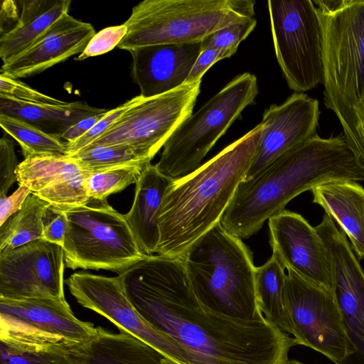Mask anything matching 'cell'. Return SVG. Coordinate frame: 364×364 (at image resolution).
I'll return each instance as SVG.
<instances>
[{"label":"cell","instance_id":"cell-1","mask_svg":"<svg viewBox=\"0 0 364 364\" xmlns=\"http://www.w3.org/2000/svg\"><path fill=\"white\" fill-rule=\"evenodd\" d=\"M118 275L137 312L180 343L192 364H283L296 345L265 318H235L203 304L181 257L146 256Z\"/></svg>","mask_w":364,"mask_h":364},{"label":"cell","instance_id":"cell-2","mask_svg":"<svg viewBox=\"0 0 364 364\" xmlns=\"http://www.w3.org/2000/svg\"><path fill=\"white\" fill-rule=\"evenodd\" d=\"M333 181L364 183V163L343 134L322 138L316 134L242 181L220 223L230 233L247 239L294 198Z\"/></svg>","mask_w":364,"mask_h":364},{"label":"cell","instance_id":"cell-3","mask_svg":"<svg viewBox=\"0 0 364 364\" xmlns=\"http://www.w3.org/2000/svg\"><path fill=\"white\" fill-rule=\"evenodd\" d=\"M263 128L258 124L196 171L171 182L159 218L157 255L182 257L220 223L251 166Z\"/></svg>","mask_w":364,"mask_h":364},{"label":"cell","instance_id":"cell-4","mask_svg":"<svg viewBox=\"0 0 364 364\" xmlns=\"http://www.w3.org/2000/svg\"><path fill=\"white\" fill-rule=\"evenodd\" d=\"M323 37V101L364 163V0H316Z\"/></svg>","mask_w":364,"mask_h":364},{"label":"cell","instance_id":"cell-5","mask_svg":"<svg viewBox=\"0 0 364 364\" xmlns=\"http://www.w3.org/2000/svg\"><path fill=\"white\" fill-rule=\"evenodd\" d=\"M190 285L205 306L228 316L261 319L252 255L242 239L217 223L181 257Z\"/></svg>","mask_w":364,"mask_h":364},{"label":"cell","instance_id":"cell-6","mask_svg":"<svg viewBox=\"0 0 364 364\" xmlns=\"http://www.w3.org/2000/svg\"><path fill=\"white\" fill-rule=\"evenodd\" d=\"M252 0H144L124 23L127 33L117 48L179 44L205 38L255 16Z\"/></svg>","mask_w":364,"mask_h":364},{"label":"cell","instance_id":"cell-7","mask_svg":"<svg viewBox=\"0 0 364 364\" xmlns=\"http://www.w3.org/2000/svg\"><path fill=\"white\" fill-rule=\"evenodd\" d=\"M259 93L256 76L243 73L235 77L196 112L191 114L165 143L155 164L171 181L196 171L201 162L243 110Z\"/></svg>","mask_w":364,"mask_h":364},{"label":"cell","instance_id":"cell-8","mask_svg":"<svg viewBox=\"0 0 364 364\" xmlns=\"http://www.w3.org/2000/svg\"><path fill=\"white\" fill-rule=\"evenodd\" d=\"M63 210L68 218L63 246L67 267L120 274L148 256L139 249L124 215L107 199L90 198L85 205Z\"/></svg>","mask_w":364,"mask_h":364},{"label":"cell","instance_id":"cell-9","mask_svg":"<svg viewBox=\"0 0 364 364\" xmlns=\"http://www.w3.org/2000/svg\"><path fill=\"white\" fill-rule=\"evenodd\" d=\"M276 58L290 89L310 90L323 83V37L313 1L269 0Z\"/></svg>","mask_w":364,"mask_h":364},{"label":"cell","instance_id":"cell-10","mask_svg":"<svg viewBox=\"0 0 364 364\" xmlns=\"http://www.w3.org/2000/svg\"><path fill=\"white\" fill-rule=\"evenodd\" d=\"M201 82L202 80L185 83L162 95L144 97L88 146H127L152 160L179 125L193 114Z\"/></svg>","mask_w":364,"mask_h":364},{"label":"cell","instance_id":"cell-11","mask_svg":"<svg viewBox=\"0 0 364 364\" xmlns=\"http://www.w3.org/2000/svg\"><path fill=\"white\" fill-rule=\"evenodd\" d=\"M284 302L296 345L310 348L334 364H341L350 348L333 292L287 270Z\"/></svg>","mask_w":364,"mask_h":364},{"label":"cell","instance_id":"cell-12","mask_svg":"<svg viewBox=\"0 0 364 364\" xmlns=\"http://www.w3.org/2000/svg\"><path fill=\"white\" fill-rule=\"evenodd\" d=\"M65 284L78 304L109 320L119 331L148 343L175 364H192L189 352L180 343L156 329L137 312L119 275L109 277L79 272Z\"/></svg>","mask_w":364,"mask_h":364},{"label":"cell","instance_id":"cell-13","mask_svg":"<svg viewBox=\"0 0 364 364\" xmlns=\"http://www.w3.org/2000/svg\"><path fill=\"white\" fill-rule=\"evenodd\" d=\"M61 246L38 239L0 252V297L65 299Z\"/></svg>","mask_w":364,"mask_h":364},{"label":"cell","instance_id":"cell-14","mask_svg":"<svg viewBox=\"0 0 364 364\" xmlns=\"http://www.w3.org/2000/svg\"><path fill=\"white\" fill-rule=\"evenodd\" d=\"M0 331L63 343H85L95 333L77 318L65 299L0 297Z\"/></svg>","mask_w":364,"mask_h":364},{"label":"cell","instance_id":"cell-15","mask_svg":"<svg viewBox=\"0 0 364 364\" xmlns=\"http://www.w3.org/2000/svg\"><path fill=\"white\" fill-rule=\"evenodd\" d=\"M268 226L272 255L284 269L333 292L328 252L315 227L287 210L271 217Z\"/></svg>","mask_w":364,"mask_h":364},{"label":"cell","instance_id":"cell-16","mask_svg":"<svg viewBox=\"0 0 364 364\" xmlns=\"http://www.w3.org/2000/svg\"><path fill=\"white\" fill-rule=\"evenodd\" d=\"M319 116L318 100L301 92L266 109L257 151L242 181L251 179L282 154L315 135Z\"/></svg>","mask_w":364,"mask_h":364},{"label":"cell","instance_id":"cell-17","mask_svg":"<svg viewBox=\"0 0 364 364\" xmlns=\"http://www.w3.org/2000/svg\"><path fill=\"white\" fill-rule=\"evenodd\" d=\"M333 294L341 311L350 354L341 364H364V272L345 237L326 243Z\"/></svg>","mask_w":364,"mask_h":364},{"label":"cell","instance_id":"cell-18","mask_svg":"<svg viewBox=\"0 0 364 364\" xmlns=\"http://www.w3.org/2000/svg\"><path fill=\"white\" fill-rule=\"evenodd\" d=\"M95 33L90 23L65 13L28 48L3 63L1 74L14 79L39 74L75 54H80Z\"/></svg>","mask_w":364,"mask_h":364},{"label":"cell","instance_id":"cell-19","mask_svg":"<svg viewBox=\"0 0 364 364\" xmlns=\"http://www.w3.org/2000/svg\"><path fill=\"white\" fill-rule=\"evenodd\" d=\"M203 50V41L140 46L129 50L132 77L144 98L162 95L184 85Z\"/></svg>","mask_w":364,"mask_h":364},{"label":"cell","instance_id":"cell-20","mask_svg":"<svg viewBox=\"0 0 364 364\" xmlns=\"http://www.w3.org/2000/svg\"><path fill=\"white\" fill-rule=\"evenodd\" d=\"M172 181L149 164L136 183L133 204L124 215L141 252L156 253L159 240V218L166 191Z\"/></svg>","mask_w":364,"mask_h":364},{"label":"cell","instance_id":"cell-21","mask_svg":"<svg viewBox=\"0 0 364 364\" xmlns=\"http://www.w3.org/2000/svg\"><path fill=\"white\" fill-rule=\"evenodd\" d=\"M313 203L340 226L359 259L364 257V188L358 182L333 181L311 190Z\"/></svg>","mask_w":364,"mask_h":364},{"label":"cell","instance_id":"cell-22","mask_svg":"<svg viewBox=\"0 0 364 364\" xmlns=\"http://www.w3.org/2000/svg\"><path fill=\"white\" fill-rule=\"evenodd\" d=\"M82 364H162L160 351L124 331L111 333L101 326L87 342L75 346Z\"/></svg>","mask_w":364,"mask_h":364},{"label":"cell","instance_id":"cell-23","mask_svg":"<svg viewBox=\"0 0 364 364\" xmlns=\"http://www.w3.org/2000/svg\"><path fill=\"white\" fill-rule=\"evenodd\" d=\"M18 21L0 37V57L5 63L28 48L62 15L70 0H24Z\"/></svg>","mask_w":364,"mask_h":364},{"label":"cell","instance_id":"cell-24","mask_svg":"<svg viewBox=\"0 0 364 364\" xmlns=\"http://www.w3.org/2000/svg\"><path fill=\"white\" fill-rule=\"evenodd\" d=\"M108 110L91 107L82 102L37 105L0 96V113L19 118L42 132L60 139L67 129L77 122Z\"/></svg>","mask_w":364,"mask_h":364},{"label":"cell","instance_id":"cell-25","mask_svg":"<svg viewBox=\"0 0 364 364\" xmlns=\"http://www.w3.org/2000/svg\"><path fill=\"white\" fill-rule=\"evenodd\" d=\"M77 344L0 331V364H82L75 350Z\"/></svg>","mask_w":364,"mask_h":364},{"label":"cell","instance_id":"cell-26","mask_svg":"<svg viewBox=\"0 0 364 364\" xmlns=\"http://www.w3.org/2000/svg\"><path fill=\"white\" fill-rule=\"evenodd\" d=\"M286 277L284 267L273 255L264 264L256 267V293L262 314L282 331L292 335L284 302Z\"/></svg>","mask_w":364,"mask_h":364},{"label":"cell","instance_id":"cell-27","mask_svg":"<svg viewBox=\"0 0 364 364\" xmlns=\"http://www.w3.org/2000/svg\"><path fill=\"white\" fill-rule=\"evenodd\" d=\"M48 205L31 193L22 208L0 226V252L42 239V217Z\"/></svg>","mask_w":364,"mask_h":364},{"label":"cell","instance_id":"cell-28","mask_svg":"<svg viewBox=\"0 0 364 364\" xmlns=\"http://www.w3.org/2000/svg\"><path fill=\"white\" fill-rule=\"evenodd\" d=\"M77 167V164L68 155L36 154L18 164L16 175L19 185L26 186L32 193H36Z\"/></svg>","mask_w":364,"mask_h":364},{"label":"cell","instance_id":"cell-29","mask_svg":"<svg viewBox=\"0 0 364 364\" xmlns=\"http://www.w3.org/2000/svg\"><path fill=\"white\" fill-rule=\"evenodd\" d=\"M0 125L20 144L24 158L43 154L67 155L66 144L62 139L19 118L0 113Z\"/></svg>","mask_w":364,"mask_h":364},{"label":"cell","instance_id":"cell-30","mask_svg":"<svg viewBox=\"0 0 364 364\" xmlns=\"http://www.w3.org/2000/svg\"><path fill=\"white\" fill-rule=\"evenodd\" d=\"M151 164L132 163L92 172H85V185L89 198L105 200L136 183Z\"/></svg>","mask_w":364,"mask_h":364},{"label":"cell","instance_id":"cell-31","mask_svg":"<svg viewBox=\"0 0 364 364\" xmlns=\"http://www.w3.org/2000/svg\"><path fill=\"white\" fill-rule=\"evenodd\" d=\"M68 156L85 172L151 161L142 151L127 146L90 145Z\"/></svg>","mask_w":364,"mask_h":364},{"label":"cell","instance_id":"cell-32","mask_svg":"<svg viewBox=\"0 0 364 364\" xmlns=\"http://www.w3.org/2000/svg\"><path fill=\"white\" fill-rule=\"evenodd\" d=\"M85 178V172L78 167L63 176L50 186L34 194L62 210L85 205L90 200Z\"/></svg>","mask_w":364,"mask_h":364},{"label":"cell","instance_id":"cell-33","mask_svg":"<svg viewBox=\"0 0 364 364\" xmlns=\"http://www.w3.org/2000/svg\"><path fill=\"white\" fill-rule=\"evenodd\" d=\"M255 17L242 18L212 33L203 41V48H214L221 52V59L231 57L240 43L255 29Z\"/></svg>","mask_w":364,"mask_h":364},{"label":"cell","instance_id":"cell-34","mask_svg":"<svg viewBox=\"0 0 364 364\" xmlns=\"http://www.w3.org/2000/svg\"><path fill=\"white\" fill-rule=\"evenodd\" d=\"M141 95L136 96L116 108L109 109L107 113L85 135L71 143H65L67 155L74 154L87 146L105 134L118 119L129 108L143 100Z\"/></svg>","mask_w":364,"mask_h":364},{"label":"cell","instance_id":"cell-35","mask_svg":"<svg viewBox=\"0 0 364 364\" xmlns=\"http://www.w3.org/2000/svg\"><path fill=\"white\" fill-rule=\"evenodd\" d=\"M0 96L29 104L63 105V102L44 95L29 85L0 74Z\"/></svg>","mask_w":364,"mask_h":364},{"label":"cell","instance_id":"cell-36","mask_svg":"<svg viewBox=\"0 0 364 364\" xmlns=\"http://www.w3.org/2000/svg\"><path fill=\"white\" fill-rule=\"evenodd\" d=\"M127 33V28L124 23L102 29L93 36L76 60H82L112 50L118 46Z\"/></svg>","mask_w":364,"mask_h":364},{"label":"cell","instance_id":"cell-37","mask_svg":"<svg viewBox=\"0 0 364 364\" xmlns=\"http://www.w3.org/2000/svg\"><path fill=\"white\" fill-rule=\"evenodd\" d=\"M18 165L14 142L4 135L0 140V196H6L17 181L16 171Z\"/></svg>","mask_w":364,"mask_h":364},{"label":"cell","instance_id":"cell-38","mask_svg":"<svg viewBox=\"0 0 364 364\" xmlns=\"http://www.w3.org/2000/svg\"><path fill=\"white\" fill-rule=\"evenodd\" d=\"M42 226V239L63 247L68 228V218L65 212L49 204L43 214Z\"/></svg>","mask_w":364,"mask_h":364},{"label":"cell","instance_id":"cell-39","mask_svg":"<svg viewBox=\"0 0 364 364\" xmlns=\"http://www.w3.org/2000/svg\"><path fill=\"white\" fill-rule=\"evenodd\" d=\"M31 193L28 187L19 185L11 195L0 196V226L22 208Z\"/></svg>","mask_w":364,"mask_h":364},{"label":"cell","instance_id":"cell-40","mask_svg":"<svg viewBox=\"0 0 364 364\" xmlns=\"http://www.w3.org/2000/svg\"><path fill=\"white\" fill-rule=\"evenodd\" d=\"M220 55V50L216 48H203L186 79V83H192L202 80L203 76L210 67L222 60Z\"/></svg>","mask_w":364,"mask_h":364},{"label":"cell","instance_id":"cell-41","mask_svg":"<svg viewBox=\"0 0 364 364\" xmlns=\"http://www.w3.org/2000/svg\"><path fill=\"white\" fill-rule=\"evenodd\" d=\"M107 112L92 115L77 122L67 129L62 134L60 139L65 143H71L76 141L87 134L107 113Z\"/></svg>","mask_w":364,"mask_h":364},{"label":"cell","instance_id":"cell-42","mask_svg":"<svg viewBox=\"0 0 364 364\" xmlns=\"http://www.w3.org/2000/svg\"><path fill=\"white\" fill-rule=\"evenodd\" d=\"M283 364H306V363H301V362H300L299 360H296L288 359Z\"/></svg>","mask_w":364,"mask_h":364},{"label":"cell","instance_id":"cell-43","mask_svg":"<svg viewBox=\"0 0 364 364\" xmlns=\"http://www.w3.org/2000/svg\"><path fill=\"white\" fill-rule=\"evenodd\" d=\"M361 129H362L363 136L364 138V110L363 111L362 117H361Z\"/></svg>","mask_w":364,"mask_h":364}]
</instances>
